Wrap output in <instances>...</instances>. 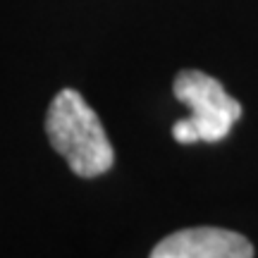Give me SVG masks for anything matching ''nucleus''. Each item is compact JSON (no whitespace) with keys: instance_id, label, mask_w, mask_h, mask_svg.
<instances>
[{"instance_id":"f257e3e1","label":"nucleus","mask_w":258,"mask_h":258,"mask_svg":"<svg viewBox=\"0 0 258 258\" xmlns=\"http://www.w3.org/2000/svg\"><path fill=\"white\" fill-rule=\"evenodd\" d=\"M46 134L77 177H98L115 163V151L98 115L74 89H62L50 101Z\"/></svg>"},{"instance_id":"f03ea898","label":"nucleus","mask_w":258,"mask_h":258,"mask_svg":"<svg viewBox=\"0 0 258 258\" xmlns=\"http://www.w3.org/2000/svg\"><path fill=\"white\" fill-rule=\"evenodd\" d=\"M177 101L191 110L184 117L199 141H222L232 132V124L241 117V105L237 98L222 89V84L199 70H182L172 84Z\"/></svg>"},{"instance_id":"7ed1b4c3","label":"nucleus","mask_w":258,"mask_h":258,"mask_svg":"<svg viewBox=\"0 0 258 258\" xmlns=\"http://www.w3.org/2000/svg\"><path fill=\"white\" fill-rule=\"evenodd\" d=\"M151 258H253V246L237 232L189 227L165 237L151 251Z\"/></svg>"}]
</instances>
